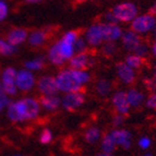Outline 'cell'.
<instances>
[{
    "label": "cell",
    "instance_id": "obj_1",
    "mask_svg": "<svg viewBox=\"0 0 156 156\" xmlns=\"http://www.w3.org/2000/svg\"><path fill=\"white\" fill-rule=\"evenodd\" d=\"M118 23H131L138 14V7L133 2H121L116 5L110 11Z\"/></svg>",
    "mask_w": 156,
    "mask_h": 156
},
{
    "label": "cell",
    "instance_id": "obj_2",
    "mask_svg": "<svg viewBox=\"0 0 156 156\" xmlns=\"http://www.w3.org/2000/svg\"><path fill=\"white\" fill-rule=\"evenodd\" d=\"M55 78L59 92H63V93L68 94L72 93V92H79L82 87L76 81L70 69L61 70Z\"/></svg>",
    "mask_w": 156,
    "mask_h": 156
},
{
    "label": "cell",
    "instance_id": "obj_3",
    "mask_svg": "<svg viewBox=\"0 0 156 156\" xmlns=\"http://www.w3.org/2000/svg\"><path fill=\"white\" fill-rule=\"evenodd\" d=\"M156 30V18L150 13L141 14L131 22V31L136 33L138 35L152 33Z\"/></svg>",
    "mask_w": 156,
    "mask_h": 156
},
{
    "label": "cell",
    "instance_id": "obj_4",
    "mask_svg": "<svg viewBox=\"0 0 156 156\" xmlns=\"http://www.w3.org/2000/svg\"><path fill=\"white\" fill-rule=\"evenodd\" d=\"M18 71L12 67L5 68L1 76V86H2L3 92L7 96H14L18 92V89L16 86V76Z\"/></svg>",
    "mask_w": 156,
    "mask_h": 156
},
{
    "label": "cell",
    "instance_id": "obj_5",
    "mask_svg": "<svg viewBox=\"0 0 156 156\" xmlns=\"http://www.w3.org/2000/svg\"><path fill=\"white\" fill-rule=\"evenodd\" d=\"M21 105L22 112H23L25 120H34L38 117L41 112V105L39 101L33 97H25L19 101Z\"/></svg>",
    "mask_w": 156,
    "mask_h": 156
},
{
    "label": "cell",
    "instance_id": "obj_6",
    "mask_svg": "<svg viewBox=\"0 0 156 156\" xmlns=\"http://www.w3.org/2000/svg\"><path fill=\"white\" fill-rule=\"evenodd\" d=\"M35 83H36V80L33 72H30L25 69L19 70L16 72V86L18 90L22 92H29L35 86Z\"/></svg>",
    "mask_w": 156,
    "mask_h": 156
},
{
    "label": "cell",
    "instance_id": "obj_7",
    "mask_svg": "<svg viewBox=\"0 0 156 156\" xmlns=\"http://www.w3.org/2000/svg\"><path fill=\"white\" fill-rule=\"evenodd\" d=\"M84 101H85V97L82 92H72V93L65 94V96L61 99V105L66 110L73 112L80 108L84 104Z\"/></svg>",
    "mask_w": 156,
    "mask_h": 156
},
{
    "label": "cell",
    "instance_id": "obj_8",
    "mask_svg": "<svg viewBox=\"0 0 156 156\" xmlns=\"http://www.w3.org/2000/svg\"><path fill=\"white\" fill-rule=\"evenodd\" d=\"M101 27L104 43H116L120 41L123 31L118 24H108L101 22Z\"/></svg>",
    "mask_w": 156,
    "mask_h": 156
},
{
    "label": "cell",
    "instance_id": "obj_9",
    "mask_svg": "<svg viewBox=\"0 0 156 156\" xmlns=\"http://www.w3.org/2000/svg\"><path fill=\"white\" fill-rule=\"evenodd\" d=\"M37 89L44 96L57 95L58 86L56 83V78L51 76H44L37 81Z\"/></svg>",
    "mask_w": 156,
    "mask_h": 156
},
{
    "label": "cell",
    "instance_id": "obj_10",
    "mask_svg": "<svg viewBox=\"0 0 156 156\" xmlns=\"http://www.w3.org/2000/svg\"><path fill=\"white\" fill-rule=\"evenodd\" d=\"M84 39L87 45L91 47H97L104 43L103 41V34H101V23L92 24L89 29L85 31Z\"/></svg>",
    "mask_w": 156,
    "mask_h": 156
},
{
    "label": "cell",
    "instance_id": "obj_11",
    "mask_svg": "<svg viewBox=\"0 0 156 156\" xmlns=\"http://www.w3.org/2000/svg\"><path fill=\"white\" fill-rule=\"evenodd\" d=\"M121 45L125 48L126 50L130 51L133 54L136 47L142 43V39H141V36L138 35L136 33H134L131 30H127V31L122 32V35H121Z\"/></svg>",
    "mask_w": 156,
    "mask_h": 156
},
{
    "label": "cell",
    "instance_id": "obj_12",
    "mask_svg": "<svg viewBox=\"0 0 156 156\" xmlns=\"http://www.w3.org/2000/svg\"><path fill=\"white\" fill-rule=\"evenodd\" d=\"M116 145L121 146L125 150L130 148L132 144V133L127 129H115L110 132Z\"/></svg>",
    "mask_w": 156,
    "mask_h": 156
},
{
    "label": "cell",
    "instance_id": "obj_13",
    "mask_svg": "<svg viewBox=\"0 0 156 156\" xmlns=\"http://www.w3.org/2000/svg\"><path fill=\"white\" fill-rule=\"evenodd\" d=\"M112 103L114 108L116 109V112H117V114L122 115V116L127 115L131 108L129 103H128L126 92H123V91L116 92L112 97Z\"/></svg>",
    "mask_w": 156,
    "mask_h": 156
},
{
    "label": "cell",
    "instance_id": "obj_14",
    "mask_svg": "<svg viewBox=\"0 0 156 156\" xmlns=\"http://www.w3.org/2000/svg\"><path fill=\"white\" fill-rule=\"evenodd\" d=\"M92 63L93 60L87 54H74V56L69 60L71 70H85Z\"/></svg>",
    "mask_w": 156,
    "mask_h": 156
},
{
    "label": "cell",
    "instance_id": "obj_15",
    "mask_svg": "<svg viewBox=\"0 0 156 156\" xmlns=\"http://www.w3.org/2000/svg\"><path fill=\"white\" fill-rule=\"evenodd\" d=\"M116 71H117V76L120 79V81L123 84H132L135 80V71L128 67L125 62H119L116 66Z\"/></svg>",
    "mask_w": 156,
    "mask_h": 156
},
{
    "label": "cell",
    "instance_id": "obj_16",
    "mask_svg": "<svg viewBox=\"0 0 156 156\" xmlns=\"http://www.w3.org/2000/svg\"><path fill=\"white\" fill-rule=\"evenodd\" d=\"M127 95L128 103L130 105V107L133 108H139L143 104H145V95L143 92H141L138 89H130L128 92H126Z\"/></svg>",
    "mask_w": 156,
    "mask_h": 156
},
{
    "label": "cell",
    "instance_id": "obj_17",
    "mask_svg": "<svg viewBox=\"0 0 156 156\" xmlns=\"http://www.w3.org/2000/svg\"><path fill=\"white\" fill-rule=\"evenodd\" d=\"M27 32L24 29H13L7 35V42L12 46L16 47L19 45L23 44L27 39Z\"/></svg>",
    "mask_w": 156,
    "mask_h": 156
},
{
    "label": "cell",
    "instance_id": "obj_18",
    "mask_svg": "<svg viewBox=\"0 0 156 156\" xmlns=\"http://www.w3.org/2000/svg\"><path fill=\"white\" fill-rule=\"evenodd\" d=\"M7 115H8L9 119L13 122H23V121H25V118H24L23 112H22L21 105H20L19 101H11V104L7 107Z\"/></svg>",
    "mask_w": 156,
    "mask_h": 156
},
{
    "label": "cell",
    "instance_id": "obj_19",
    "mask_svg": "<svg viewBox=\"0 0 156 156\" xmlns=\"http://www.w3.org/2000/svg\"><path fill=\"white\" fill-rule=\"evenodd\" d=\"M41 108L47 112H56L61 105V99L57 95H50V96H43L39 101Z\"/></svg>",
    "mask_w": 156,
    "mask_h": 156
},
{
    "label": "cell",
    "instance_id": "obj_20",
    "mask_svg": "<svg viewBox=\"0 0 156 156\" xmlns=\"http://www.w3.org/2000/svg\"><path fill=\"white\" fill-rule=\"evenodd\" d=\"M56 45H57L58 51H59L60 56H61L66 61H67V60L69 61V60L74 56V54H76V52H74L73 44L67 42V41H65L63 38L59 39V41L56 43Z\"/></svg>",
    "mask_w": 156,
    "mask_h": 156
},
{
    "label": "cell",
    "instance_id": "obj_21",
    "mask_svg": "<svg viewBox=\"0 0 156 156\" xmlns=\"http://www.w3.org/2000/svg\"><path fill=\"white\" fill-rule=\"evenodd\" d=\"M29 44L33 47L42 46L47 39V33L45 31H34L27 36Z\"/></svg>",
    "mask_w": 156,
    "mask_h": 156
},
{
    "label": "cell",
    "instance_id": "obj_22",
    "mask_svg": "<svg viewBox=\"0 0 156 156\" xmlns=\"http://www.w3.org/2000/svg\"><path fill=\"white\" fill-rule=\"evenodd\" d=\"M95 92H96L98 96H108L110 92H112V83L108 80H105V79L98 80L96 82V84H95Z\"/></svg>",
    "mask_w": 156,
    "mask_h": 156
},
{
    "label": "cell",
    "instance_id": "obj_23",
    "mask_svg": "<svg viewBox=\"0 0 156 156\" xmlns=\"http://www.w3.org/2000/svg\"><path fill=\"white\" fill-rule=\"evenodd\" d=\"M116 143H115L114 139L112 138L110 133H107L105 134L101 141V153H106V154H112V152L115 151L116 148Z\"/></svg>",
    "mask_w": 156,
    "mask_h": 156
},
{
    "label": "cell",
    "instance_id": "obj_24",
    "mask_svg": "<svg viewBox=\"0 0 156 156\" xmlns=\"http://www.w3.org/2000/svg\"><path fill=\"white\" fill-rule=\"evenodd\" d=\"M48 60H49L52 65L58 66V67H61V66L65 65L66 60L60 56L56 44L52 45L49 48V50H48Z\"/></svg>",
    "mask_w": 156,
    "mask_h": 156
},
{
    "label": "cell",
    "instance_id": "obj_25",
    "mask_svg": "<svg viewBox=\"0 0 156 156\" xmlns=\"http://www.w3.org/2000/svg\"><path fill=\"white\" fill-rule=\"evenodd\" d=\"M101 138V129L97 127H90L84 133V139L87 143L90 144H94L98 142Z\"/></svg>",
    "mask_w": 156,
    "mask_h": 156
},
{
    "label": "cell",
    "instance_id": "obj_26",
    "mask_svg": "<svg viewBox=\"0 0 156 156\" xmlns=\"http://www.w3.org/2000/svg\"><path fill=\"white\" fill-rule=\"evenodd\" d=\"M45 65V58L44 57H36L32 60H29L24 63V67H25V70L30 71V72H33V71H38L41 69H43Z\"/></svg>",
    "mask_w": 156,
    "mask_h": 156
},
{
    "label": "cell",
    "instance_id": "obj_27",
    "mask_svg": "<svg viewBox=\"0 0 156 156\" xmlns=\"http://www.w3.org/2000/svg\"><path fill=\"white\" fill-rule=\"evenodd\" d=\"M123 62H125L128 67H130L131 69H133V70L135 71L136 69L142 67V65H143V59L141 57H139V56L134 55V54H130V55H128L127 57H126Z\"/></svg>",
    "mask_w": 156,
    "mask_h": 156
},
{
    "label": "cell",
    "instance_id": "obj_28",
    "mask_svg": "<svg viewBox=\"0 0 156 156\" xmlns=\"http://www.w3.org/2000/svg\"><path fill=\"white\" fill-rule=\"evenodd\" d=\"M71 70V69H70ZM73 76L76 79V81L80 84L81 86H83L84 84L89 83L91 80V76L89 72H86L85 70H71Z\"/></svg>",
    "mask_w": 156,
    "mask_h": 156
},
{
    "label": "cell",
    "instance_id": "obj_29",
    "mask_svg": "<svg viewBox=\"0 0 156 156\" xmlns=\"http://www.w3.org/2000/svg\"><path fill=\"white\" fill-rule=\"evenodd\" d=\"M118 51V46L116 43H104L101 45V52L106 57H112Z\"/></svg>",
    "mask_w": 156,
    "mask_h": 156
},
{
    "label": "cell",
    "instance_id": "obj_30",
    "mask_svg": "<svg viewBox=\"0 0 156 156\" xmlns=\"http://www.w3.org/2000/svg\"><path fill=\"white\" fill-rule=\"evenodd\" d=\"M16 51V47L9 44L7 41L0 38V54L3 56H10Z\"/></svg>",
    "mask_w": 156,
    "mask_h": 156
},
{
    "label": "cell",
    "instance_id": "obj_31",
    "mask_svg": "<svg viewBox=\"0 0 156 156\" xmlns=\"http://www.w3.org/2000/svg\"><path fill=\"white\" fill-rule=\"evenodd\" d=\"M73 47H74V52L76 54H86V50L89 48V45L85 42L84 37L79 36V38L76 41Z\"/></svg>",
    "mask_w": 156,
    "mask_h": 156
},
{
    "label": "cell",
    "instance_id": "obj_32",
    "mask_svg": "<svg viewBox=\"0 0 156 156\" xmlns=\"http://www.w3.org/2000/svg\"><path fill=\"white\" fill-rule=\"evenodd\" d=\"M150 51H151V50H150L148 45L146 44V43L142 42L138 47H136V49L133 51V54L136 55V56H139V57H141L142 59H144V58L150 54Z\"/></svg>",
    "mask_w": 156,
    "mask_h": 156
},
{
    "label": "cell",
    "instance_id": "obj_33",
    "mask_svg": "<svg viewBox=\"0 0 156 156\" xmlns=\"http://www.w3.org/2000/svg\"><path fill=\"white\" fill-rule=\"evenodd\" d=\"M39 141L43 144H49L52 141V133L49 129H44L39 135Z\"/></svg>",
    "mask_w": 156,
    "mask_h": 156
},
{
    "label": "cell",
    "instance_id": "obj_34",
    "mask_svg": "<svg viewBox=\"0 0 156 156\" xmlns=\"http://www.w3.org/2000/svg\"><path fill=\"white\" fill-rule=\"evenodd\" d=\"M61 38H63L65 41H67V42H69V43H71V44L74 45L76 41L79 38V35L76 31H68L63 34V36L61 37Z\"/></svg>",
    "mask_w": 156,
    "mask_h": 156
},
{
    "label": "cell",
    "instance_id": "obj_35",
    "mask_svg": "<svg viewBox=\"0 0 156 156\" xmlns=\"http://www.w3.org/2000/svg\"><path fill=\"white\" fill-rule=\"evenodd\" d=\"M112 123L116 129H119V128L122 127L123 123H125V116H122V115H120V114H116L114 117H112Z\"/></svg>",
    "mask_w": 156,
    "mask_h": 156
},
{
    "label": "cell",
    "instance_id": "obj_36",
    "mask_svg": "<svg viewBox=\"0 0 156 156\" xmlns=\"http://www.w3.org/2000/svg\"><path fill=\"white\" fill-rule=\"evenodd\" d=\"M10 104H11L10 98H9V96L5 95V93L2 90V86H1V83H0V105L3 106V108H5V107H8Z\"/></svg>",
    "mask_w": 156,
    "mask_h": 156
},
{
    "label": "cell",
    "instance_id": "obj_37",
    "mask_svg": "<svg viewBox=\"0 0 156 156\" xmlns=\"http://www.w3.org/2000/svg\"><path fill=\"white\" fill-rule=\"evenodd\" d=\"M145 106L150 109H156V92L152 93L145 99Z\"/></svg>",
    "mask_w": 156,
    "mask_h": 156
},
{
    "label": "cell",
    "instance_id": "obj_38",
    "mask_svg": "<svg viewBox=\"0 0 156 156\" xmlns=\"http://www.w3.org/2000/svg\"><path fill=\"white\" fill-rule=\"evenodd\" d=\"M151 144H152V141L148 136H142V138L138 141V145L141 150H147V148H150Z\"/></svg>",
    "mask_w": 156,
    "mask_h": 156
},
{
    "label": "cell",
    "instance_id": "obj_39",
    "mask_svg": "<svg viewBox=\"0 0 156 156\" xmlns=\"http://www.w3.org/2000/svg\"><path fill=\"white\" fill-rule=\"evenodd\" d=\"M9 13V8H8V5L5 1H2V0H0V21H2L7 18Z\"/></svg>",
    "mask_w": 156,
    "mask_h": 156
},
{
    "label": "cell",
    "instance_id": "obj_40",
    "mask_svg": "<svg viewBox=\"0 0 156 156\" xmlns=\"http://www.w3.org/2000/svg\"><path fill=\"white\" fill-rule=\"evenodd\" d=\"M144 86H145V89L147 90L148 92H151L152 93H155L156 91V82L154 81V79H145L144 80Z\"/></svg>",
    "mask_w": 156,
    "mask_h": 156
},
{
    "label": "cell",
    "instance_id": "obj_41",
    "mask_svg": "<svg viewBox=\"0 0 156 156\" xmlns=\"http://www.w3.org/2000/svg\"><path fill=\"white\" fill-rule=\"evenodd\" d=\"M104 23H108V24H118L117 20L115 19V16H112V12H107L104 16Z\"/></svg>",
    "mask_w": 156,
    "mask_h": 156
},
{
    "label": "cell",
    "instance_id": "obj_42",
    "mask_svg": "<svg viewBox=\"0 0 156 156\" xmlns=\"http://www.w3.org/2000/svg\"><path fill=\"white\" fill-rule=\"evenodd\" d=\"M150 14H152L153 16L156 18V2H154L150 8Z\"/></svg>",
    "mask_w": 156,
    "mask_h": 156
},
{
    "label": "cell",
    "instance_id": "obj_43",
    "mask_svg": "<svg viewBox=\"0 0 156 156\" xmlns=\"http://www.w3.org/2000/svg\"><path fill=\"white\" fill-rule=\"evenodd\" d=\"M151 52H152V55H153L154 57L156 58V41H154L153 45H152V47H151Z\"/></svg>",
    "mask_w": 156,
    "mask_h": 156
},
{
    "label": "cell",
    "instance_id": "obj_44",
    "mask_svg": "<svg viewBox=\"0 0 156 156\" xmlns=\"http://www.w3.org/2000/svg\"><path fill=\"white\" fill-rule=\"evenodd\" d=\"M153 79L154 81L156 82V61H155V65H154V73H153Z\"/></svg>",
    "mask_w": 156,
    "mask_h": 156
},
{
    "label": "cell",
    "instance_id": "obj_45",
    "mask_svg": "<svg viewBox=\"0 0 156 156\" xmlns=\"http://www.w3.org/2000/svg\"><path fill=\"white\" fill-rule=\"evenodd\" d=\"M27 3H39L41 1H38V0H29V1H26Z\"/></svg>",
    "mask_w": 156,
    "mask_h": 156
},
{
    "label": "cell",
    "instance_id": "obj_46",
    "mask_svg": "<svg viewBox=\"0 0 156 156\" xmlns=\"http://www.w3.org/2000/svg\"><path fill=\"white\" fill-rule=\"evenodd\" d=\"M97 156H114L112 154H106V153H101V154H98Z\"/></svg>",
    "mask_w": 156,
    "mask_h": 156
},
{
    "label": "cell",
    "instance_id": "obj_47",
    "mask_svg": "<svg viewBox=\"0 0 156 156\" xmlns=\"http://www.w3.org/2000/svg\"><path fill=\"white\" fill-rule=\"evenodd\" d=\"M142 156H152V155H151V154L146 153V154H144V155H142Z\"/></svg>",
    "mask_w": 156,
    "mask_h": 156
},
{
    "label": "cell",
    "instance_id": "obj_48",
    "mask_svg": "<svg viewBox=\"0 0 156 156\" xmlns=\"http://www.w3.org/2000/svg\"><path fill=\"white\" fill-rule=\"evenodd\" d=\"M2 109H3V106H1V105H0V112H1Z\"/></svg>",
    "mask_w": 156,
    "mask_h": 156
},
{
    "label": "cell",
    "instance_id": "obj_49",
    "mask_svg": "<svg viewBox=\"0 0 156 156\" xmlns=\"http://www.w3.org/2000/svg\"><path fill=\"white\" fill-rule=\"evenodd\" d=\"M16 156H21V155H16Z\"/></svg>",
    "mask_w": 156,
    "mask_h": 156
}]
</instances>
